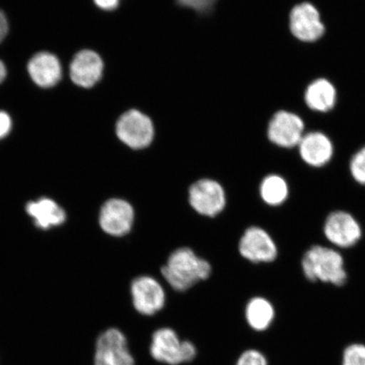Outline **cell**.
I'll return each instance as SVG.
<instances>
[{
    "label": "cell",
    "instance_id": "obj_1",
    "mask_svg": "<svg viewBox=\"0 0 365 365\" xmlns=\"http://www.w3.org/2000/svg\"><path fill=\"white\" fill-rule=\"evenodd\" d=\"M211 264L190 248L178 249L171 254L162 274L173 289L184 292L211 275Z\"/></svg>",
    "mask_w": 365,
    "mask_h": 365
},
{
    "label": "cell",
    "instance_id": "obj_2",
    "mask_svg": "<svg viewBox=\"0 0 365 365\" xmlns=\"http://www.w3.org/2000/svg\"><path fill=\"white\" fill-rule=\"evenodd\" d=\"M302 269L310 282L319 281L335 286L346 280L344 261L340 253L322 245H314L304 255Z\"/></svg>",
    "mask_w": 365,
    "mask_h": 365
},
{
    "label": "cell",
    "instance_id": "obj_3",
    "mask_svg": "<svg viewBox=\"0 0 365 365\" xmlns=\"http://www.w3.org/2000/svg\"><path fill=\"white\" fill-rule=\"evenodd\" d=\"M150 354L160 363L179 365L192 361L197 351L190 341H181L175 331L164 327L153 333Z\"/></svg>",
    "mask_w": 365,
    "mask_h": 365
},
{
    "label": "cell",
    "instance_id": "obj_4",
    "mask_svg": "<svg viewBox=\"0 0 365 365\" xmlns=\"http://www.w3.org/2000/svg\"><path fill=\"white\" fill-rule=\"evenodd\" d=\"M116 134L127 147L135 150L144 149L153 143L154 126L148 116L131 109L118 118Z\"/></svg>",
    "mask_w": 365,
    "mask_h": 365
},
{
    "label": "cell",
    "instance_id": "obj_5",
    "mask_svg": "<svg viewBox=\"0 0 365 365\" xmlns=\"http://www.w3.org/2000/svg\"><path fill=\"white\" fill-rule=\"evenodd\" d=\"M95 365H135L124 333L110 328L99 336L96 344Z\"/></svg>",
    "mask_w": 365,
    "mask_h": 365
},
{
    "label": "cell",
    "instance_id": "obj_6",
    "mask_svg": "<svg viewBox=\"0 0 365 365\" xmlns=\"http://www.w3.org/2000/svg\"><path fill=\"white\" fill-rule=\"evenodd\" d=\"M189 202L200 215L216 217L225 207V190L215 180H200L190 186Z\"/></svg>",
    "mask_w": 365,
    "mask_h": 365
},
{
    "label": "cell",
    "instance_id": "obj_7",
    "mask_svg": "<svg viewBox=\"0 0 365 365\" xmlns=\"http://www.w3.org/2000/svg\"><path fill=\"white\" fill-rule=\"evenodd\" d=\"M304 124L302 118L297 114L287 111H279L269 123L267 136L271 143L282 148L298 147L302 140Z\"/></svg>",
    "mask_w": 365,
    "mask_h": 365
},
{
    "label": "cell",
    "instance_id": "obj_8",
    "mask_svg": "<svg viewBox=\"0 0 365 365\" xmlns=\"http://www.w3.org/2000/svg\"><path fill=\"white\" fill-rule=\"evenodd\" d=\"M134 220V208L125 200H108L100 211V227L106 234L114 237H122L129 234Z\"/></svg>",
    "mask_w": 365,
    "mask_h": 365
},
{
    "label": "cell",
    "instance_id": "obj_9",
    "mask_svg": "<svg viewBox=\"0 0 365 365\" xmlns=\"http://www.w3.org/2000/svg\"><path fill=\"white\" fill-rule=\"evenodd\" d=\"M132 302L137 312L143 316H153L165 304L166 296L161 284L154 278L143 276L132 282Z\"/></svg>",
    "mask_w": 365,
    "mask_h": 365
},
{
    "label": "cell",
    "instance_id": "obj_10",
    "mask_svg": "<svg viewBox=\"0 0 365 365\" xmlns=\"http://www.w3.org/2000/svg\"><path fill=\"white\" fill-rule=\"evenodd\" d=\"M324 234L331 244L340 248L352 247L361 239L362 230L359 223L350 213L333 212L327 217Z\"/></svg>",
    "mask_w": 365,
    "mask_h": 365
},
{
    "label": "cell",
    "instance_id": "obj_11",
    "mask_svg": "<svg viewBox=\"0 0 365 365\" xmlns=\"http://www.w3.org/2000/svg\"><path fill=\"white\" fill-rule=\"evenodd\" d=\"M240 253L254 263H269L276 259L277 247L267 231L261 227H251L245 231L239 244Z\"/></svg>",
    "mask_w": 365,
    "mask_h": 365
},
{
    "label": "cell",
    "instance_id": "obj_12",
    "mask_svg": "<svg viewBox=\"0 0 365 365\" xmlns=\"http://www.w3.org/2000/svg\"><path fill=\"white\" fill-rule=\"evenodd\" d=\"M290 30L297 39L302 42H314L325 33L321 16L309 3H301L290 14Z\"/></svg>",
    "mask_w": 365,
    "mask_h": 365
},
{
    "label": "cell",
    "instance_id": "obj_13",
    "mask_svg": "<svg viewBox=\"0 0 365 365\" xmlns=\"http://www.w3.org/2000/svg\"><path fill=\"white\" fill-rule=\"evenodd\" d=\"M71 78L77 86L91 88L101 80L103 62L97 53L82 50L77 53L71 63Z\"/></svg>",
    "mask_w": 365,
    "mask_h": 365
},
{
    "label": "cell",
    "instance_id": "obj_14",
    "mask_svg": "<svg viewBox=\"0 0 365 365\" xmlns=\"http://www.w3.org/2000/svg\"><path fill=\"white\" fill-rule=\"evenodd\" d=\"M298 147L303 161L314 168L325 166L333 156L331 140L321 132L304 134Z\"/></svg>",
    "mask_w": 365,
    "mask_h": 365
},
{
    "label": "cell",
    "instance_id": "obj_15",
    "mask_svg": "<svg viewBox=\"0 0 365 365\" xmlns=\"http://www.w3.org/2000/svg\"><path fill=\"white\" fill-rule=\"evenodd\" d=\"M31 78L41 88H49L57 85L62 77V67L58 58L48 52L35 54L27 66Z\"/></svg>",
    "mask_w": 365,
    "mask_h": 365
},
{
    "label": "cell",
    "instance_id": "obj_16",
    "mask_svg": "<svg viewBox=\"0 0 365 365\" xmlns=\"http://www.w3.org/2000/svg\"><path fill=\"white\" fill-rule=\"evenodd\" d=\"M26 212L34 219L35 225L41 230H49L63 225L66 214L61 207L49 198H41L26 204Z\"/></svg>",
    "mask_w": 365,
    "mask_h": 365
},
{
    "label": "cell",
    "instance_id": "obj_17",
    "mask_svg": "<svg viewBox=\"0 0 365 365\" xmlns=\"http://www.w3.org/2000/svg\"><path fill=\"white\" fill-rule=\"evenodd\" d=\"M305 102L312 110L325 113L334 107L336 91L329 81L318 79L314 81L305 91Z\"/></svg>",
    "mask_w": 365,
    "mask_h": 365
},
{
    "label": "cell",
    "instance_id": "obj_18",
    "mask_svg": "<svg viewBox=\"0 0 365 365\" xmlns=\"http://www.w3.org/2000/svg\"><path fill=\"white\" fill-rule=\"evenodd\" d=\"M245 317L249 326L257 331H264L271 327L275 318L273 305L262 297L250 300L245 309Z\"/></svg>",
    "mask_w": 365,
    "mask_h": 365
},
{
    "label": "cell",
    "instance_id": "obj_19",
    "mask_svg": "<svg viewBox=\"0 0 365 365\" xmlns=\"http://www.w3.org/2000/svg\"><path fill=\"white\" fill-rule=\"evenodd\" d=\"M259 194L264 202L277 207L284 203L289 196V186L284 178L276 175H268L262 182Z\"/></svg>",
    "mask_w": 365,
    "mask_h": 365
},
{
    "label": "cell",
    "instance_id": "obj_20",
    "mask_svg": "<svg viewBox=\"0 0 365 365\" xmlns=\"http://www.w3.org/2000/svg\"><path fill=\"white\" fill-rule=\"evenodd\" d=\"M341 365H365V345L350 344L342 353Z\"/></svg>",
    "mask_w": 365,
    "mask_h": 365
},
{
    "label": "cell",
    "instance_id": "obj_21",
    "mask_svg": "<svg viewBox=\"0 0 365 365\" xmlns=\"http://www.w3.org/2000/svg\"><path fill=\"white\" fill-rule=\"evenodd\" d=\"M350 172L356 182L365 185V147L354 155L350 162Z\"/></svg>",
    "mask_w": 365,
    "mask_h": 365
},
{
    "label": "cell",
    "instance_id": "obj_22",
    "mask_svg": "<svg viewBox=\"0 0 365 365\" xmlns=\"http://www.w3.org/2000/svg\"><path fill=\"white\" fill-rule=\"evenodd\" d=\"M236 365H268V361L266 356L259 351L249 349L240 355Z\"/></svg>",
    "mask_w": 365,
    "mask_h": 365
},
{
    "label": "cell",
    "instance_id": "obj_23",
    "mask_svg": "<svg viewBox=\"0 0 365 365\" xmlns=\"http://www.w3.org/2000/svg\"><path fill=\"white\" fill-rule=\"evenodd\" d=\"M216 2L217 0H178L180 6L192 9L200 13L210 11Z\"/></svg>",
    "mask_w": 365,
    "mask_h": 365
},
{
    "label": "cell",
    "instance_id": "obj_24",
    "mask_svg": "<svg viewBox=\"0 0 365 365\" xmlns=\"http://www.w3.org/2000/svg\"><path fill=\"white\" fill-rule=\"evenodd\" d=\"M11 118L6 112L0 111V139L6 137L11 130Z\"/></svg>",
    "mask_w": 365,
    "mask_h": 365
},
{
    "label": "cell",
    "instance_id": "obj_25",
    "mask_svg": "<svg viewBox=\"0 0 365 365\" xmlns=\"http://www.w3.org/2000/svg\"><path fill=\"white\" fill-rule=\"evenodd\" d=\"M96 6L104 11H113L118 6L120 0H94Z\"/></svg>",
    "mask_w": 365,
    "mask_h": 365
},
{
    "label": "cell",
    "instance_id": "obj_26",
    "mask_svg": "<svg viewBox=\"0 0 365 365\" xmlns=\"http://www.w3.org/2000/svg\"><path fill=\"white\" fill-rule=\"evenodd\" d=\"M9 25L6 16L0 11V43L6 38L8 34Z\"/></svg>",
    "mask_w": 365,
    "mask_h": 365
},
{
    "label": "cell",
    "instance_id": "obj_27",
    "mask_svg": "<svg viewBox=\"0 0 365 365\" xmlns=\"http://www.w3.org/2000/svg\"><path fill=\"white\" fill-rule=\"evenodd\" d=\"M7 75L6 67L4 63L0 61V83L6 79Z\"/></svg>",
    "mask_w": 365,
    "mask_h": 365
}]
</instances>
